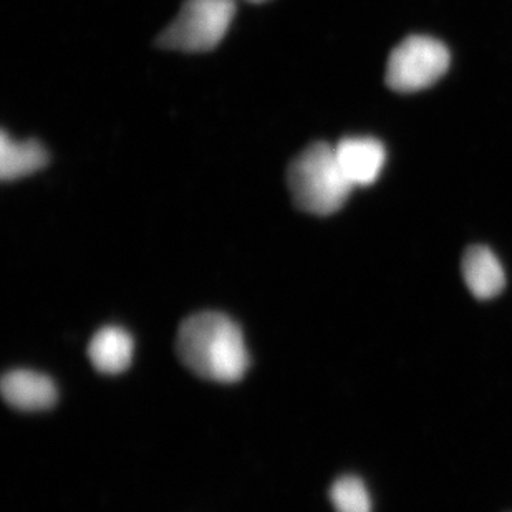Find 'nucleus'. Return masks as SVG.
<instances>
[{
    "instance_id": "f257e3e1",
    "label": "nucleus",
    "mask_w": 512,
    "mask_h": 512,
    "mask_svg": "<svg viewBox=\"0 0 512 512\" xmlns=\"http://www.w3.org/2000/svg\"><path fill=\"white\" fill-rule=\"evenodd\" d=\"M176 352L184 367L209 382H239L249 368L241 329L218 312H201L184 320Z\"/></svg>"
},
{
    "instance_id": "f03ea898",
    "label": "nucleus",
    "mask_w": 512,
    "mask_h": 512,
    "mask_svg": "<svg viewBox=\"0 0 512 512\" xmlns=\"http://www.w3.org/2000/svg\"><path fill=\"white\" fill-rule=\"evenodd\" d=\"M287 183L297 208L315 216L337 213L353 189L340 168L335 146L327 143H314L305 148L290 163Z\"/></svg>"
},
{
    "instance_id": "7ed1b4c3",
    "label": "nucleus",
    "mask_w": 512,
    "mask_h": 512,
    "mask_svg": "<svg viewBox=\"0 0 512 512\" xmlns=\"http://www.w3.org/2000/svg\"><path fill=\"white\" fill-rule=\"evenodd\" d=\"M236 14V0H184L158 45L179 52H208L221 44Z\"/></svg>"
},
{
    "instance_id": "20e7f679",
    "label": "nucleus",
    "mask_w": 512,
    "mask_h": 512,
    "mask_svg": "<svg viewBox=\"0 0 512 512\" xmlns=\"http://www.w3.org/2000/svg\"><path fill=\"white\" fill-rule=\"evenodd\" d=\"M450 67V52L440 40L411 35L388 58V87L413 93L435 85Z\"/></svg>"
},
{
    "instance_id": "39448f33",
    "label": "nucleus",
    "mask_w": 512,
    "mask_h": 512,
    "mask_svg": "<svg viewBox=\"0 0 512 512\" xmlns=\"http://www.w3.org/2000/svg\"><path fill=\"white\" fill-rule=\"evenodd\" d=\"M335 155L353 188L375 183L387 161L382 141L370 136L343 138L339 145H335Z\"/></svg>"
},
{
    "instance_id": "423d86ee",
    "label": "nucleus",
    "mask_w": 512,
    "mask_h": 512,
    "mask_svg": "<svg viewBox=\"0 0 512 512\" xmlns=\"http://www.w3.org/2000/svg\"><path fill=\"white\" fill-rule=\"evenodd\" d=\"M4 400L15 410H47L57 400V388L49 377L32 370H12L2 378Z\"/></svg>"
},
{
    "instance_id": "0eeeda50",
    "label": "nucleus",
    "mask_w": 512,
    "mask_h": 512,
    "mask_svg": "<svg viewBox=\"0 0 512 512\" xmlns=\"http://www.w3.org/2000/svg\"><path fill=\"white\" fill-rule=\"evenodd\" d=\"M464 282L476 299H494L506 285L504 269L498 257L484 246L469 247L463 257Z\"/></svg>"
},
{
    "instance_id": "6e6552de",
    "label": "nucleus",
    "mask_w": 512,
    "mask_h": 512,
    "mask_svg": "<svg viewBox=\"0 0 512 512\" xmlns=\"http://www.w3.org/2000/svg\"><path fill=\"white\" fill-rule=\"evenodd\" d=\"M135 343L120 327H103L88 343V358L98 372L118 375L130 367Z\"/></svg>"
},
{
    "instance_id": "1a4fd4ad",
    "label": "nucleus",
    "mask_w": 512,
    "mask_h": 512,
    "mask_svg": "<svg viewBox=\"0 0 512 512\" xmlns=\"http://www.w3.org/2000/svg\"><path fill=\"white\" fill-rule=\"evenodd\" d=\"M49 153L39 141L12 140L7 131L0 138V176L4 181H15L45 168Z\"/></svg>"
},
{
    "instance_id": "9d476101",
    "label": "nucleus",
    "mask_w": 512,
    "mask_h": 512,
    "mask_svg": "<svg viewBox=\"0 0 512 512\" xmlns=\"http://www.w3.org/2000/svg\"><path fill=\"white\" fill-rule=\"evenodd\" d=\"M330 501L337 512H372V499L362 479L343 476L330 488Z\"/></svg>"
},
{
    "instance_id": "9b49d317",
    "label": "nucleus",
    "mask_w": 512,
    "mask_h": 512,
    "mask_svg": "<svg viewBox=\"0 0 512 512\" xmlns=\"http://www.w3.org/2000/svg\"><path fill=\"white\" fill-rule=\"evenodd\" d=\"M247 2H252V4H262V2H267V0H247Z\"/></svg>"
}]
</instances>
